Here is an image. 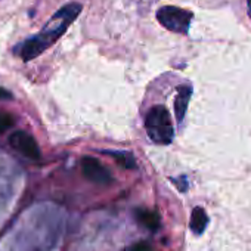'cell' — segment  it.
<instances>
[{
    "mask_svg": "<svg viewBox=\"0 0 251 251\" xmlns=\"http://www.w3.org/2000/svg\"><path fill=\"white\" fill-rule=\"evenodd\" d=\"M81 5L77 2H71L64 5L59 11L53 14V17L45 24L42 31L30 39H27L20 48V56L23 61H31L40 56L48 48H50L74 23V20L80 15Z\"/></svg>",
    "mask_w": 251,
    "mask_h": 251,
    "instance_id": "cell-1",
    "label": "cell"
},
{
    "mask_svg": "<svg viewBox=\"0 0 251 251\" xmlns=\"http://www.w3.org/2000/svg\"><path fill=\"white\" fill-rule=\"evenodd\" d=\"M145 129L148 138L158 145H169L175 139V129L170 112L166 106H152L145 118Z\"/></svg>",
    "mask_w": 251,
    "mask_h": 251,
    "instance_id": "cell-2",
    "label": "cell"
},
{
    "mask_svg": "<svg viewBox=\"0 0 251 251\" xmlns=\"http://www.w3.org/2000/svg\"><path fill=\"white\" fill-rule=\"evenodd\" d=\"M157 20L169 31L186 34L192 21V14L177 6H163L157 12Z\"/></svg>",
    "mask_w": 251,
    "mask_h": 251,
    "instance_id": "cell-3",
    "label": "cell"
},
{
    "mask_svg": "<svg viewBox=\"0 0 251 251\" xmlns=\"http://www.w3.org/2000/svg\"><path fill=\"white\" fill-rule=\"evenodd\" d=\"M9 145L17 152H20L21 155H24L30 160H39L42 155L37 141L28 132H24V130L14 132L9 136Z\"/></svg>",
    "mask_w": 251,
    "mask_h": 251,
    "instance_id": "cell-4",
    "label": "cell"
},
{
    "mask_svg": "<svg viewBox=\"0 0 251 251\" xmlns=\"http://www.w3.org/2000/svg\"><path fill=\"white\" fill-rule=\"evenodd\" d=\"M81 172L87 180L96 185H109L112 182L109 170L95 157H84L81 160Z\"/></svg>",
    "mask_w": 251,
    "mask_h": 251,
    "instance_id": "cell-5",
    "label": "cell"
},
{
    "mask_svg": "<svg viewBox=\"0 0 251 251\" xmlns=\"http://www.w3.org/2000/svg\"><path fill=\"white\" fill-rule=\"evenodd\" d=\"M192 96V87L189 84H183L177 89V95L175 99V114H176V120L177 123H182L186 111H188V105Z\"/></svg>",
    "mask_w": 251,
    "mask_h": 251,
    "instance_id": "cell-6",
    "label": "cell"
},
{
    "mask_svg": "<svg viewBox=\"0 0 251 251\" xmlns=\"http://www.w3.org/2000/svg\"><path fill=\"white\" fill-rule=\"evenodd\" d=\"M136 220L150 230H157L161 225V219L157 211L148 208H138L136 210Z\"/></svg>",
    "mask_w": 251,
    "mask_h": 251,
    "instance_id": "cell-7",
    "label": "cell"
},
{
    "mask_svg": "<svg viewBox=\"0 0 251 251\" xmlns=\"http://www.w3.org/2000/svg\"><path fill=\"white\" fill-rule=\"evenodd\" d=\"M191 230L195 233V235H201L207 225H208V217H207V213L204 211V208L201 207H195L192 210V214H191Z\"/></svg>",
    "mask_w": 251,
    "mask_h": 251,
    "instance_id": "cell-8",
    "label": "cell"
},
{
    "mask_svg": "<svg viewBox=\"0 0 251 251\" xmlns=\"http://www.w3.org/2000/svg\"><path fill=\"white\" fill-rule=\"evenodd\" d=\"M117 164L124 169H136V160L132 152L129 151H105Z\"/></svg>",
    "mask_w": 251,
    "mask_h": 251,
    "instance_id": "cell-9",
    "label": "cell"
},
{
    "mask_svg": "<svg viewBox=\"0 0 251 251\" xmlns=\"http://www.w3.org/2000/svg\"><path fill=\"white\" fill-rule=\"evenodd\" d=\"M15 123V118L8 112H0V133L9 130Z\"/></svg>",
    "mask_w": 251,
    "mask_h": 251,
    "instance_id": "cell-10",
    "label": "cell"
},
{
    "mask_svg": "<svg viewBox=\"0 0 251 251\" xmlns=\"http://www.w3.org/2000/svg\"><path fill=\"white\" fill-rule=\"evenodd\" d=\"M127 251H151V245L148 242H144L142 241V242H138V244L129 247Z\"/></svg>",
    "mask_w": 251,
    "mask_h": 251,
    "instance_id": "cell-11",
    "label": "cell"
},
{
    "mask_svg": "<svg viewBox=\"0 0 251 251\" xmlns=\"http://www.w3.org/2000/svg\"><path fill=\"white\" fill-rule=\"evenodd\" d=\"M172 182L177 186V189L180 191V192H186V189H188V180H186V177H179V179H172Z\"/></svg>",
    "mask_w": 251,
    "mask_h": 251,
    "instance_id": "cell-12",
    "label": "cell"
},
{
    "mask_svg": "<svg viewBox=\"0 0 251 251\" xmlns=\"http://www.w3.org/2000/svg\"><path fill=\"white\" fill-rule=\"evenodd\" d=\"M0 99H12V93L3 87H0Z\"/></svg>",
    "mask_w": 251,
    "mask_h": 251,
    "instance_id": "cell-13",
    "label": "cell"
},
{
    "mask_svg": "<svg viewBox=\"0 0 251 251\" xmlns=\"http://www.w3.org/2000/svg\"><path fill=\"white\" fill-rule=\"evenodd\" d=\"M247 3H248V14L251 17V0H247Z\"/></svg>",
    "mask_w": 251,
    "mask_h": 251,
    "instance_id": "cell-14",
    "label": "cell"
}]
</instances>
